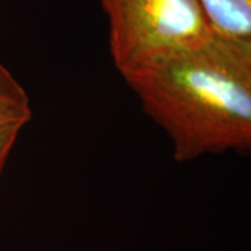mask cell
<instances>
[{
	"mask_svg": "<svg viewBox=\"0 0 251 251\" xmlns=\"http://www.w3.org/2000/svg\"><path fill=\"white\" fill-rule=\"evenodd\" d=\"M169 135L173 158L251 150V48L215 38L125 80Z\"/></svg>",
	"mask_w": 251,
	"mask_h": 251,
	"instance_id": "6da1fadb",
	"label": "cell"
},
{
	"mask_svg": "<svg viewBox=\"0 0 251 251\" xmlns=\"http://www.w3.org/2000/svg\"><path fill=\"white\" fill-rule=\"evenodd\" d=\"M108 20L109 52L127 80L216 36L197 0H99Z\"/></svg>",
	"mask_w": 251,
	"mask_h": 251,
	"instance_id": "7a4b0ae2",
	"label": "cell"
},
{
	"mask_svg": "<svg viewBox=\"0 0 251 251\" xmlns=\"http://www.w3.org/2000/svg\"><path fill=\"white\" fill-rule=\"evenodd\" d=\"M32 119L31 99L23 84L0 63V176L23 128Z\"/></svg>",
	"mask_w": 251,
	"mask_h": 251,
	"instance_id": "3957f363",
	"label": "cell"
},
{
	"mask_svg": "<svg viewBox=\"0 0 251 251\" xmlns=\"http://www.w3.org/2000/svg\"><path fill=\"white\" fill-rule=\"evenodd\" d=\"M216 38L251 48V0H197Z\"/></svg>",
	"mask_w": 251,
	"mask_h": 251,
	"instance_id": "277c9868",
	"label": "cell"
}]
</instances>
